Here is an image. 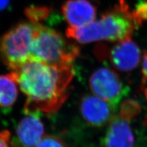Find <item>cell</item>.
<instances>
[{"label": "cell", "instance_id": "4", "mask_svg": "<svg viewBox=\"0 0 147 147\" xmlns=\"http://www.w3.org/2000/svg\"><path fill=\"white\" fill-rule=\"evenodd\" d=\"M36 23L22 22L9 29L0 40V57L10 70L32 58Z\"/></svg>", "mask_w": 147, "mask_h": 147}, {"label": "cell", "instance_id": "7", "mask_svg": "<svg viewBox=\"0 0 147 147\" xmlns=\"http://www.w3.org/2000/svg\"><path fill=\"white\" fill-rule=\"evenodd\" d=\"M45 136V125L40 113H27L16 128L12 141L18 147H35Z\"/></svg>", "mask_w": 147, "mask_h": 147}, {"label": "cell", "instance_id": "6", "mask_svg": "<svg viewBox=\"0 0 147 147\" xmlns=\"http://www.w3.org/2000/svg\"><path fill=\"white\" fill-rule=\"evenodd\" d=\"M79 110L82 119L87 125L94 127H101L108 123L116 112L109 103L90 94L81 97Z\"/></svg>", "mask_w": 147, "mask_h": 147}, {"label": "cell", "instance_id": "2", "mask_svg": "<svg viewBox=\"0 0 147 147\" xmlns=\"http://www.w3.org/2000/svg\"><path fill=\"white\" fill-rule=\"evenodd\" d=\"M141 24L129 8L125 0L103 14L97 21L80 27H69L66 36L80 44L97 41L119 42L131 36Z\"/></svg>", "mask_w": 147, "mask_h": 147}, {"label": "cell", "instance_id": "12", "mask_svg": "<svg viewBox=\"0 0 147 147\" xmlns=\"http://www.w3.org/2000/svg\"><path fill=\"white\" fill-rule=\"evenodd\" d=\"M141 106L133 99L125 100L121 106L120 116L124 119L130 121L140 113Z\"/></svg>", "mask_w": 147, "mask_h": 147}, {"label": "cell", "instance_id": "15", "mask_svg": "<svg viewBox=\"0 0 147 147\" xmlns=\"http://www.w3.org/2000/svg\"><path fill=\"white\" fill-rule=\"evenodd\" d=\"M133 13L139 23L147 20V0H139L136 5Z\"/></svg>", "mask_w": 147, "mask_h": 147}, {"label": "cell", "instance_id": "17", "mask_svg": "<svg viewBox=\"0 0 147 147\" xmlns=\"http://www.w3.org/2000/svg\"><path fill=\"white\" fill-rule=\"evenodd\" d=\"M142 72L143 75V80L147 81V53L145 54L143 58Z\"/></svg>", "mask_w": 147, "mask_h": 147}, {"label": "cell", "instance_id": "16", "mask_svg": "<svg viewBox=\"0 0 147 147\" xmlns=\"http://www.w3.org/2000/svg\"><path fill=\"white\" fill-rule=\"evenodd\" d=\"M10 131L3 130L0 131V147H12Z\"/></svg>", "mask_w": 147, "mask_h": 147}, {"label": "cell", "instance_id": "19", "mask_svg": "<svg viewBox=\"0 0 147 147\" xmlns=\"http://www.w3.org/2000/svg\"><path fill=\"white\" fill-rule=\"evenodd\" d=\"M146 93V99H147V89H146V93Z\"/></svg>", "mask_w": 147, "mask_h": 147}, {"label": "cell", "instance_id": "18", "mask_svg": "<svg viewBox=\"0 0 147 147\" xmlns=\"http://www.w3.org/2000/svg\"><path fill=\"white\" fill-rule=\"evenodd\" d=\"M10 3V0H0V11L5 10Z\"/></svg>", "mask_w": 147, "mask_h": 147}, {"label": "cell", "instance_id": "3", "mask_svg": "<svg viewBox=\"0 0 147 147\" xmlns=\"http://www.w3.org/2000/svg\"><path fill=\"white\" fill-rule=\"evenodd\" d=\"M79 53L78 46L66 40L60 33L36 23L31 59L65 67L73 65Z\"/></svg>", "mask_w": 147, "mask_h": 147}, {"label": "cell", "instance_id": "11", "mask_svg": "<svg viewBox=\"0 0 147 147\" xmlns=\"http://www.w3.org/2000/svg\"><path fill=\"white\" fill-rule=\"evenodd\" d=\"M18 97V84L10 74L0 75V108L10 110Z\"/></svg>", "mask_w": 147, "mask_h": 147}, {"label": "cell", "instance_id": "8", "mask_svg": "<svg viewBox=\"0 0 147 147\" xmlns=\"http://www.w3.org/2000/svg\"><path fill=\"white\" fill-rule=\"evenodd\" d=\"M109 59L118 70L131 71L136 68L140 62V49L131 38L121 40L111 49Z\"/></svg>", "mask_w": 147, "mask_h": 147}, {"label": "cell", "instance_id": "9", "mask_svg": "<svg viewBox=\"0 0 147 147\" xmlns=\"http://www.w3.org/2000/svg\"><path fill=\"white\" fill-rule=\"evenodd\" d=\"M104 147H136V138L129 121L114 116L102 140Z\"/></svg>", "mask_w": 147, "mask_h": 147}, {"label": "cell", "instance_id": "10", "mask_svg": "<svg viewBox=\"0 0 147 147\" xmlns=\"http://www.w3.org/2000/svg\"><path fill=\"white\" fill-rule=\"evenodd\" d=\"M61 12L69 27H80L95 21L97 8L89 0H67L62 5Z\"/></svg>", "mask_w": 147, "mask_h": 147}, {"label": "cell", "instance_id": "5", "mask_svg": "<svg viewBox=\"0 0 147 147\" xmlns=\"http://www.w3.org/2000/svg\"><path fill=\"white\" fill-rule=\"evenodd\" d=\"M89 84L93 95L109 103L116 110L129 92V88L119 75L107 67L95 69L90 76Z\"/></svg>", "mask_w": 147, "mask_h": 147}, {"label": "cell", "instance_id": "13", "mask_svg": "<svg viewBox=\"0 0 147 147\" xmlns=\"http://www.w3.org/2000/svg\"><path fill=\"white\" fill-rule=\"evenodd\" d=\"M50 12V8L46 6H31L25 10V14L33 23H39L49 16Z\"/></svg>", "mask_w": 147, "mask_h": 147}, {"label": "cell", "instance_id": "14", "mask_svg": "<svg viewBox=\"0 0 147 147\" xmlns=\"http://www.w3.org/2000/svg\"><path fill=\"white\" fill-rule=\"evenodd\" d=\"M35 147H67L60 138L55 136H45Z\"/></svg>", "mask_w": 147, "mask_h": 147}, {"label": "cell", "instance_id": "1", "mask_svg": "<svg viewBox=\"0 0 147 147\" xmlns=\"http://www.w3.org/2000/svg\"><path fill=\"white\" fill-rule=\"evenodd\" d=\"M10 74L27 97L25 113H53L67 98L74 70L73 65L59 67L31 59Z\"/></svg>", "mask_w": 147, "mask_h": 147}]
</instances>
